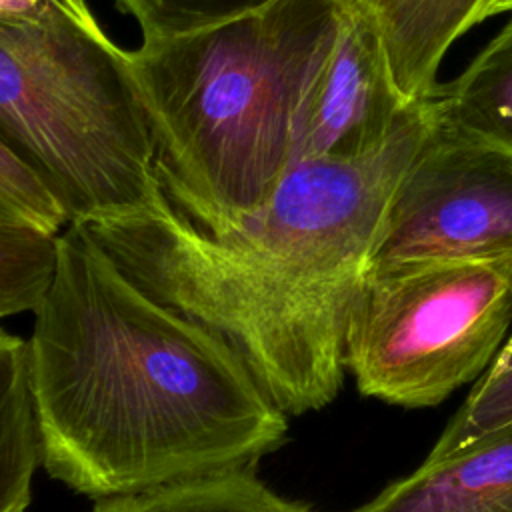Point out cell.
Instances as JSON below:
<instances>
[{"mask_svg": "<svg viewBox=\"0 0 512 512\" xmlns=\"http://www.w3.org/2000/svg\"><path fill=\"white\" fill-rule=\"evenodd\" d=\"M26 340L50 478L94 500L254 468L284 414L210 330L142 290L76 222Z\"/></svg>", "mask_w": 512, "mask_h": 512, "instance_id": "obj_1", "label": "cell"}, {"mask_svg": "<svg viewBox=\"0 0 512 512\" xmlns=\"http://www.w3.org/2000/svg\"><path fill=\"white\" fill-rule=\"evenodd\" d=\"M434 122V100H416L370 152L290 162L266 202L222 236L168 196L76 224L142 290L216 334L284 414L300 416L342 390L354 302Z\"/></svg>", "mask_w": 512, "mask_h": 512, "instance_id": "obj_2", "label": "cell"}, {"mask_svg": "<svg viewBox=\"0 0 512 512\" xmlns=\"http://www.w3.org/2000/svg\"><path fill=\"white\" fill-rule=\"evenodd\" d=\"M340 12V0H274L128 50L160 184L202 232L236 228L292 162L298 112Z\"/></svg>", "mask_w": 512, "mask_h": 512, "instance_id": "obj_3", "label": "cell"}, {"mask_svg": "<svg viewBox=\"0 0 512 512\" xmlns=\"http://www.w3.org/2000/svg\"><path fill=\"white\" fill-rule=\"evenodd\" d=\"M0 140L38 176L68 222L146 208L166 196L128 50L86 0L0 20Z\"/></svg>", "mask_w": 512, "mask_h": 512, "instance_id": "obj_4", "label": "cell"}, {"mask_svg": "<svg viewBox=\"0 0 512 512\" xmlns=\"http://www.w3.org/2000/svg\"><path fill=\"white\" fill-rule=\"evenodd\" d=\"M512 330L510 258L372 264L346 330L362 396L432 408L476 382Z\"/></svg>", "mask_w": 512, "mask_h": 512, "instance_id": "obj_5", "label": "cell"}, {"mask_svg": "<svg viewBox=\"0 0 512 512\" xmlns=\"http://www.w3.org/2000/svg\"><path fill=\"white\" fill-rule=\"evenodd\" d=\"M432 258L512 260V152L438 118L396 190L372 264Z\"/></svg>", "mask_w": 512, "mask_h": 512, "instance_id": "obj_6", "label": "cell"}, {"mask_svg": "<svg viewBox=\"0 0 512 512\" xmlns=\"http://www.w3.org/2000/svg\"><path fill=\"white\" fill-rule=\"evenodd\" d=\"M410 104L394 82L378 30L342 2L336 36L298 112L292 162L370 152L386 142Z\"/></svg>", "mask_w": 512, "mask_h": 512, "instance_id": "obj_7", "label": "cell"}, {"mask_svg": "<svg viewBox=\"0 0 512 512\" xmlns=\"http://www.w3.org/2000/svg\"><path fill=\"white\" fill-rule=\"evenodd\" d=\"M354 512H512V432L424 462Z\"/></svg>", "mask_w": 512, "mask_h": 512, "instance_id": "obj_8", "label": "cell"}, {"mask_svg": "<svg viewBox=\"0 0 512 512\" xmlns=\"http://www.w3.org/2000/svg\"><path fill=\"white\" fill-rule=\"evenodd\" d=\"M378 30L406 102L434 98L452 44L482 22L486 0H342Z\"/></svg>", "mask_w": 512, "mask_h": 512, "instance_id": "obj_9", "label": "cell"}, {"mask_svg": "<svg viewBox=\"0 0 512 512\" xmlns=\"http://www.w3.org/2000/svg\"><path fill=\"white\" fill-rule=\"evenodd\" d=\"M434 110L442 124L512 152V18L450 84L438 86Z\"/></svg>", "mask_w": 512, "mask_h": 512, "instance_id": "obj_10", "label": "cell"}, {"mask_svg": "<svg viewBox=\"0 0 512 512\" xmlns=\"http://www.w3.org/2000/svg\"><path fill=\"white\" fill-rule=\"evenodd\" d=\"M38 466L26 342L0 328V512H26Z\"/></svg>", "mask_w": 512, "mask_h": 512, "instance_id": "obj_11", "label": "cell"}, {"mask_svg": "<svg viewBox=\"0 0 512 512\" xmlns=\"http://www.w3.org/2000/svg\"><path fill=\"white\" fill-rule=\"evenodd\" d=\"M90 512H318L270 490L254 468L198 476L100 498Z\"/></svg>", "mask_w": 512, "mask_h": 512, "instance_id": "obj_12", "label": "cell"}, {"mask_svg": "<svg viewBox=\"0 0 512 512\" xmlns=\"http://www.w3.org/2000/svg\"><path fill=\"white\" fill-rule=\"evenodd\" d=\"M512 432V330L450 418L428 460L446 458Z\"/></svg>", "mask_w": 512, "mask_h": 512, "instance_id": "obj_13", "label": "cell"}, {"mask_svg": "<svg viewBox=\"0 0 512 512\" xmlns=\"http://www.w3.org/2000/svg\"><path fill=\"white\" fill-rule=\"evenodd\" d=\"M58 234L0 222V320L32 312L56 266Z\"/></svg>", "mask_w": 512, "mask_h": 512, "instance_id": "obj_14", "label": "cell"}, {"mask_svg": "<svg viewBox=\"0 0 512 512\" xmlns=\"http://www.w3.org/2000/svg\"><path fill=\"white\" fill-rule=\"evenodd\" d=\"M274 0H114L140 28L142 38H170L206 30Z\"/></svg>", "mask_w": 512, "mask_h": 512, "instance_id": "obj_15", "label": "cell"}, {"mask_svg": "<svg viewBox=\"0 0 512 512\" xmlns=\"http://www.w3.org/2000/svg\"><path fill=\"white\" fill-rule=\"evenodd\" d=\"M0 222L60 234L68 218L38 176L0 140Z\"/></svg>", "mask_w": 512, "mask_h": 512, "instance_id": "obj_16", "label": "cell"}, {"mask_svg": "<svg viewBox=\"0 0 512 512\" xmlns=\"http://www.w3.org/2000/svg\"><path fill=\"white\" fill-rule=\"evenodd\" d=\"M60 0H0V20H30Z\"/></svg>", "mask_w": 512, "mask_h": 512, "instance_id": "obj_17", "label": "cell"}, {"mask_svg": "<svg viewBox=\"0 0 512 512\" xmlns=\"http://www.w3.org/2000/svg\"><path fill=\"white\" fill-rule=\"evenodd\" d=\"M512 12V0H486V6L482 10V22L490 16Z\"/></svg>", "mask_w": 512, "mask_h": 512, "instance_id": "obj_18", "label": "cell"}]
</instances>
